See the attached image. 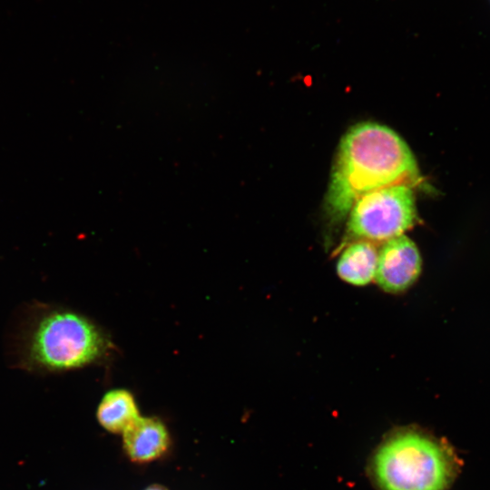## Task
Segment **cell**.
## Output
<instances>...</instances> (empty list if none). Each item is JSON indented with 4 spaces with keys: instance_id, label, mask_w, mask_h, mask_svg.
<instances>
[{
    "instance_id": "4",
    "label": "cell",
    "mask_w": 490,
    "mask_h": 490,
    "mask_svg": "<svg viewBox=\"0 0 490 490\" xmlns=\"http://www.w3.org/2000/svg\"><path fill=\"white\" fill-rule=\"evenodd\" d=\"M413 186L397 184L368 192L349 211L347 241H387L417 222Z\"/></svg>"
},
{
    "instance_id": "6",
    "label": "cell",
    "mask_w": 490,
    "mask_h": 490,
    "mask_svg": "<svg viewBox=\"0 0 490 490\" xmlns=\"http://www.w3.org/2000/svg\"><path fill=\"white\" fill-rule=\"evenodd\" d=\"M123 433V446L130 458L149 462L162 456L169 446L165 426L154 417H139Z\"/></svg>"
},
{
    "instance_id": "8",
    "label": "cell",
    "mask_w": 490,
    "mask_h": 490,
    "mask_svg": "<svg viewBox=\"0 0 490 490\" xmlns=\"http://www.w3.org/2000/svg\"><path fill=\"white\" fill-rule=\"evenodd\" d=\"M99 423L110 432H124L139 417L132 395L124 389H113L102 398L96 412Z\"/></svg>"
},
{
    "instance_id": "2",
    "label": "cell",
    "mask_w": 490,
    "mask_h": 490,
    "mask_svg": "<svg viewBox=\"0 0 490 490\" xmlns=\"http://www.w3.org/2000/svg\"><path fill=\"white\" fill-rule=\"evenodd\" d=\"M106 338L85 316L57 304L33 302L24 307L8 338L14 368L33 374H60L99 360Z\"/></svg>"
},
{
    "instance_id": "9",
    "label": "cell",
    "mask_w": 490,
    "mask_h": 490,
    "mask_svg": "<svg viewBox=\"0 0 490 490\" xmlns=\"http://www.w3.org/2000/svg\"><path fill=\"white\" fill-rule=\"evenodd\" d=\"M146 490H166L165 488L160 486V485H152Z\"/></svg>"
},
{
    "instance_id": "7",
    "label": "cell",
    "mask_w": 490,
    "mask_h": 490,
    "mask_svg": "<svg viewBox=\"0 0 490 490\" xmlns=\"http://www.w3.org/2000/svg\"><path fill=\"white\" fill-rule=\"evenodd\" d=\"M378 251L373 242L353 241L342 251L337 263L341 279L355 286H365L375 279Z\"/></svg>"
},
{
    "instance_id": "5",
    "label": "cell",
    "mask_w": 490,
    "mask_h": 490,
    "mask_svg": "<svg viewBox=\"0 0 490 490\" xmlns=\"http://www.w3.org/2000/svg\"><path fill=\"white\" fill-rule=\"evenodd\" d=\"M422 260L416 245L405 235L384 242L378 252L375 279L389 293L407 289L418 279Z\"/></svg>"
},
{
    "instance_id": "1",
    "label": "cell",
    "mask_w": 490,
    "mask_h": 490,
    "mask_svg": "<svg viewBox=\"0 0 490 490\" xmlns=\"http://www.w3.org/2000/svg\"><path fill=\"white\" fill-rule=\"evenodd\" d=\"M419 181L416 161L397 132L376 122L358 123L339 144L327 191V216L331 224H337L363 195Z\"/></svg>"
},
{
    "instance_id": "3",
    "label": "cell",
    "mask_w": 490,
    "mask_h": 490,
    "mask_svg": "<svg viewBox=\"0 0 490 490\" xmlns=\"http://www.w3.org/2000/svg\"><path fill=\"white\" fill-rule=\"evenodd\" d=\"M460 469L446 439L413 425L388 432L368 466L377 490H448Z\"/></svg>"
}]
</instances>
